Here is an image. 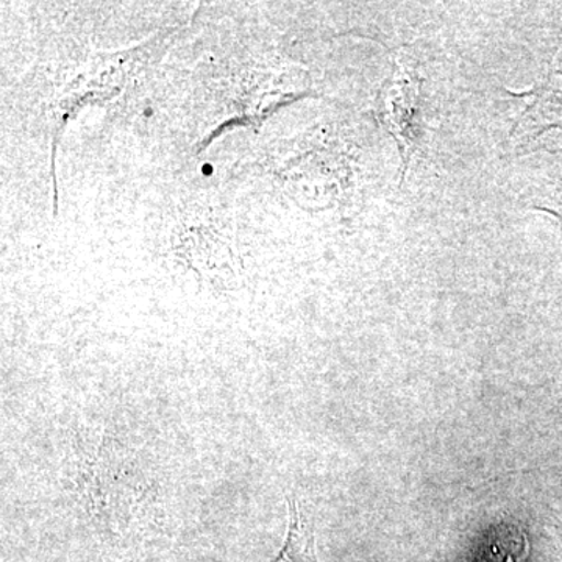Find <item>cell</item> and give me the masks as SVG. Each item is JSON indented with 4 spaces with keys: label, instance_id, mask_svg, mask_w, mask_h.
Here are the masks:
<instances>
[{
    "label": "cell",
    "instance_id": "obj_2",
    "mask_svg": "<svg viewBox=\"0 0 562 562\" xmlns=\"http://www.w3.org/2000/svg\"><path fill=\"white\" fill-rule=\"evenodd\" d=\"M290 522L286 539L279 554L271 562H319L316 552V536L312 519L302 512L297 498H288Z\"/></svg>",
    "mask_w": 562,
    "mask_h": 562
},
{
    "label": "cell",
    "instance_id": "obj_1",
    "mask_svg": "<svg viewBox=\"0 0 562 562\" xmlns=\"http://www.w3.org/2000/svg\"><path fill=\"white\" fill-rule=\"evenodd\" d=\"M420 81L408 66L398 65L380 94V121L397 140L403 171L408 168L416 149V114Z\"/></svg>",
    "mask_w": 562,
    "mask_h": 562
}]
</instances>
